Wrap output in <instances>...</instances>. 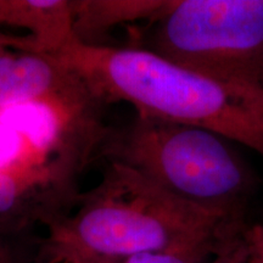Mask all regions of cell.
Listing matches in <instances>:
<instances>
[{
  "mask_svg": "<svg viewBox=\"0 0 263 263\" xmlns=\"http://www.w3.org/2000/svg\"><path fill=\"white\" fill-rule=\"evenodd\" d=\"M47 228L48 246L111 261L168 254L210 263L242 233L240 217L179 199L118 162H107L98 185Z\"/></svg>",
  "mask_w": 263,
  "mask_h": 263,
  "instance_id": "6da1fadb",
  "label": "cell"
},
{
  "mask_svg": "<svg viewBox=\"0 0 263 263\" xmlns=\"http://www.w3.org/2000/svg\"><path fill=\"white\" fill-rule=\"evenodd\" d=\"M97 103L124 101L138 116L211 130L263 156V89L223 84L143 48L84 44L57 55Z\"/></svg>",
  "mask_w": 263,
  "mask_h": 263,
  "instance_id": "7a4b0ae2",
  "label": "cell"
},
{
  "mask_svg": "<svg viewBox=\"0 0 263 263\" xmlns=\"http://www.w3.org/2000/svg\"><path fill=\"white\" fill-rule=\"evenodd\" d=\"M122 163L194 205L240 217L251 173L230 140L203 128L138 116L100 141Z\"/></svg>",
  "mask_w": 263,
  "mask_h": 263,
  "instance_id": "3957f363",
  "label": "cell"
},
{
  "mask_svg": "<svg viewBox=\"0 0 263 263\" xmlns=\"http://www.w3.org/2000/svg\"><path fill=\"white\" fill-rule=\"evenodd\" d=\"M143 49L223 84L263 89V0L167 2Z\"/></svg>",
  "mask_w": 263,
  "mask_h": 263,
  "instance_id": "277c9868",
  "label": "cell"
},
{
  "mask_svg": "<svg viewBox=\"0 0 263 263\" xmlns=\"http://www.w3.org/2000/svg\"><path fill=\"white\" fill-rule=\"evenodd\" d=\"M89 101L95 100L57 57L0 52V110Z\"/></svg>",
  "mask_w": 263,
  "mask_h": 263,
  "instance_id": "5b68a950",
  "label": "cell"
},
{
  "mask_svg": "<svg viewBox=\"0 0 263 263\" xmlns=\"http://www.w3.org/2000/svg\"><path fill=\"white\" fill-rule=\"evenodd\" d=\"M0 25L27 29L25 38L4 34V47L57 57L74 38L68 0H0Z\"/></svg>",
  "mask_w": 263,
  "mask_h": 263,
  "instance_id": "8992f818",
  "label": "cell"
},
{
  "mask_svg": "<svg viewBox=\"0 0 263 263\" xmlns=\"http://www.w3.org/2000/svg\"><path fill=\"white\" fill-rule=\"evenodd\" d=\"M167 2L155 0H85L71 2L74 38L93 44L94 38L104 35L115 26L149 18L160 14Z\"/></svg>",
  "mask_w": 263,
  "mask_h": 263,
  "instance_id": "52a82bcc",
  "label": "cell"
},
{
  "mask_svg": "<svg viewBox=\"0 0 263 263\" xmlns=\"http://www.w3.org/2000/svg\"><path fill=\"white\" fill-rule=\"evenodd\" d=\"M27 233H16L0 227V263H29Z\"/></svg>",
  "mask_w": 263,
  "mask_h": 263,
  "instance_id": "ba28073f",
  "label": "cell"
},
{
  "mask_svg": "<svg viewBox=\"0 0 263 263\" xmlns=\"http://www.w3.org/2000/svg\"><path fill=\"white\" fill-rule=\"evenodd\" d=\"M34 263H122V261L85 257V256L66 251V250L51 248V246L42 242L38 248V254Z\"/></svg>",
  "mask_w": 263,
  "mask_h": 263,
  "instance_id": "9c48e42d",
  "label": "cell"
},
{
  "mask_svg": "<svg viewBox=\"0 0 263 263\" xmlns=\"http://www.w3.org/2000/svg\"><path fill=\"white\" fill-rule=\"evenodd\" d=\"M210 263H249V248L245 233L227 242Z\"/></svg>",
  "mask_w": 263,
  "mask_h": 263,
  "instance_id": "30bf717a",
  "label": "cell"
},
{
  "mask_svg": "<svg viewBox=\"0 0 263 263\" xmlns=\"http://www.w3.org/2000/svg\"><path fill=\"white\" fill-rule=\"evenodd\" d=\"M249 248V263H263V228L255 227L245 232Z\"/></svg>",
  "mask_w": 263,
  "mask_h": 263,
  "instance_id": "8fae6325",
  "label": "cell"
},
{
  "mask_svg": "<svg viewBox=\"0 0 263 263\" xmlns=\"http://www.w3.org/2000/svg\"><path fill=\"white\" fill-rule=\"evenodd\" d=\"M211 262V261H210ZM122 263H199L193 259L168 254H139L132 256Z\"/></svg>",
  "mask_w": 263,
  "mask_h": 263,
  "instance_id": "7c38bea8",
  "label": "cell"
},
{
  "mask_svg": "<svg viewBox=\"0 0 263 263\" xmlns=\"http://www.w3.org/2000/svg\"><path fill=\"white\" fill-rule=\"evenodd\" d=\"M3 39H4V34H3V33H0V52H4V49H5Z\"/></svg>",
  "mask_w": 263,
  "mask_h": 263,
  "instance_id": "4fadbf2b",
  "label": "cell"
}]
</instances>
